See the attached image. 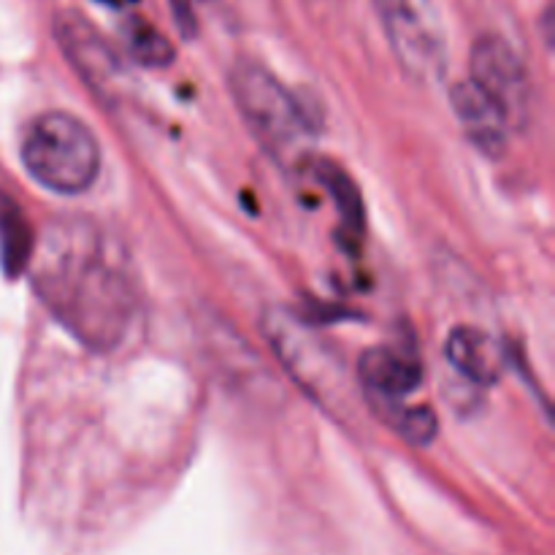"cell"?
Masks as SVG:
<instances>
[{"instance_id":"cell-1","label":"cell","mask_w":555,"mask_h":555,"mask_svg":"<svg viewBox=\"0 0 555 555\" xmlns=\"http://www.w3.org/2000/svg\"><path fill=\"white\" fill-rule=\"evenodd\" d=\"M36 291L54 320L92 352L117 350L139 312L133 274L90 220L47 228L36 255Z\"/></svg>"},{"instance_id":"cell-2","label":"cell","mask_w":555,"mask_h":555,"mask_svg":"<svg viewBox=\"0 0 555 555\" xmlns=\"http://www.w3.org/2000/svg\"><path fill=\"white\" fill-rule=\"evenodd\" d=\"M22 163L41 188L57 195H79L95 184L101 171V146L79 117L68 112H47L27 125Z\"/></svg>"},{"instance_id":"cell-3","label":"cell","mask_w":555,"mask_h":555,"mask_svg":"<svg viewBox=\"0 0 555 555\" xmlns=\"http://www.w3.org/2000/svg\"><path fill=\"white\" fill-rule=\"evenodd\" d=\"M228 87L249 133L269 155L291 157L309 135L307 114L291 90L255 60H238L228 76Z\"/></svg>"},{"instance_id":"cell-4","label":"cell","mask_w":555,"mask_h":555,"mask_svg":"<svg viewBox=\"0 0 555 555\" xmlns=\"http://www.w3.org/2000/svg\"><path fill=\"white\" fill-rule=\"evenodd\" d=\"M401 70L417 85H437L448 70V33L431 0H372Z\"/></svg>"},{"instance_id":"cell-5","label":"cell","mask_w":555,"mask_h":555,"mask_svg":"<svg viewBox=\"0 0 555 555\" xmlns=\"http://www.w3.org/2000/svg\"><path fill=\"white\" fill-rule=\"evenodd\" d=\"M263 328L287 372L314 401L328 406L345 404L350 388L339 361L320 345V339H314L301 320L282 309H271L263 320Z\"/></svg>"},{"instance_id":"cell-6","label":"cell","mask_w":555,"mask_h":555,"mask_svg":"<svg viewBox=\"0 0 555 555\" xmlns=\"http://www.w3.org/2000/svg\"><path fill=\"white\" fill-rule=\"evenodd\" d=\"M469 79L502 108L509 128L524 130L531 119V76L520 54L502 36H480L469 54Z\"/></svg>"},{"instance_id":"cell-7","label":"cell","mask_w":555,"mask_h":555,"mask_svg":"<svg viewBox=\"0 0 555 555\" xmlns=\"http://www.w3.org/2000/svg\"><path fill=\"white\" fill-rule=\"evenodd\" d=\"M54 38L63 47V54L74 65L87 87L103 101H122L125 79L128 68L122 63V54L114 49L108 38L95 30L87 16L76 11H60L54 16Z\"/></svg>"},{"instance_id":"cell-8","label":"cell","mask_w":555,"mask_h":555,"mask_svg":"<svg viewBox=\"0 0 555 555\" xmlns=\"http://www.w3.org/2000/svg\"><path fill=\"white\" fill-rule=\"evenodd\" d=\"M358 374L369 399L404 401L423 385L421 356L410 345L369 347L358 361Z\"/></svg>"},{"instance_id":"cell-9","label":"cell","mask_w":555,"mask_h":555,"mask_svg":"<svg viewBox=\"0 0 555 555\" xmlns=\"http://www.w3.org/2000/svg\"><path fill=\"white\" fill-rule=\"evenodd\" d=\"M450 101H453V112L459 117L461 128H464V135L477 152H482L491 160L507 152L513 128H509L502 108L475 81L464 79L450 87Z\"/></svg>"},{"instance_id":"cell-10","label":"cell","mask_w":555,"mask_h":555,"mask_svg":"<svg viewBox=\"0 0 555 555\" xmlns=\"http://www.w3.org/2000/svg\"><path fill=\"white\" fill-rule=\"evenodd\" d=\"M444 356L461 377L482 385V388L496 385L509 363L502 341L488 331L475 328V325H459V328L450 331L448 341H444Z\"/></svg>"},{"instance_id":"cell-11","label":"cell","mask_w":555,"mask_h":555,"mask_svg":"<svg viewBox=\"0 0 555 555\" xmlns=\"http://www.w3.org/2000/svg\"><path fill=\"white\" fill-rule=\"evenodd\" d=\"M314 179L323 184L325 193L334 201L336 217H339L341 244L347 249H356L363 242V231H366V211H363V198L356 179L331 160L314 163Z\"/></svg>"},{"instance_id":"cell-12","label":"cell","mask_w":555,"mask_h":555,"mask_svg":"<svg viewBox=\"0 0 555 555\" xmlns=\"http://www.w3.org/2000/svg\"><path fill=\"white\" fill-rule=\"evenodd\" d=\"M372 410L393 428L399 437H404L410 444L426 448L434 442L439 431L437 412L431 406H401V401L390 399H369Z\"/></svg>"},{"instance_id":"cell-13","label":"cell","mask_w":555,"mask_h":555,"mask_svg":"<svg viewBox=\"0 0 555 555\" xmlns=\"http://www.w3.org/2000/svg\"><path fill=\"white\" fill-rule=\"evenodd\" d=\"M122 43L135 63L146 68H166L173 63V43L150 20L130 16L122 25Z\"/></svg>"},{"instance_id":"cell-14","label":"cell","mask_w":555,"mask_h":555,"mask_svg":"<svg viewBox=\"0 0 555 555\" xmlns=\"http://www.w3.org/2000/svg\"><path fill=\"white\" fill-rule=\"evenodd\" d=\"M171 5V14L177 27L182 30V36L193 38L198 33V14H195V0H168Z\"/></svg>"}]
</instances>
